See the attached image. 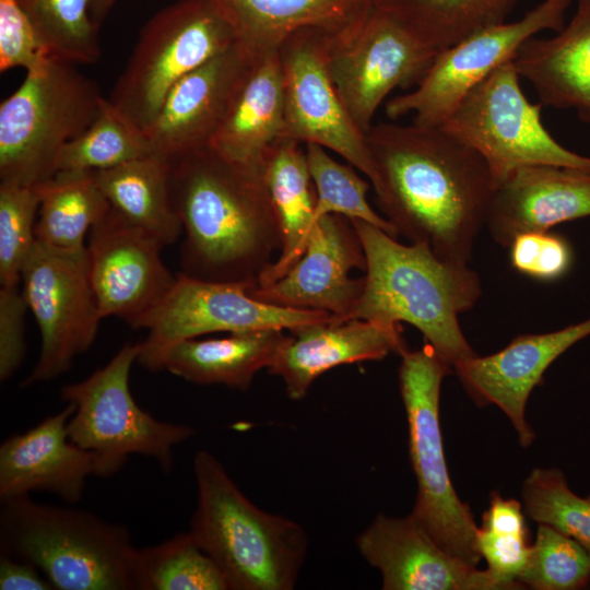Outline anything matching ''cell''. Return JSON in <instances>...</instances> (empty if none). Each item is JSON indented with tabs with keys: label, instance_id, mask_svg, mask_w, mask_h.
<instances>
[{
	"label": "cell",
	"instance_id": "4fadbf2b",
	"mask_svg": "<svg viewBox=\"0 0 590 590\" xmlns=\"http://www.w3.org/2000/svg\"><path fill=\"white\" fill-rule=\"evenodd\" d=\"M328 68L356 126L366 133L387 97L415 86L439 52L391 14L374 9L351 34L328 37Z\"/></svg>",
	"mask_w": 590,
	"mask_h": 590
},
{
	"label": "cell",
	"instance_id": "ab89813d",
	"mask_svg": "<svg viewBox=\"0 0 590 590\" xmlns=\"http://www.w3.org/2000/svg\"><path fill=\"white\" fill-rule=\"evenodd\" d=\"M51 58L17 0H0V71L20 67L36 72Z\"/></svg>",
	"mask_w": 590,
	"mask_h": 590
},
{
	"label": "cell",
	"instance_id": "74e56055",
	"mask_svg": "<svg viewBox=\"0 0 590 590\" xmlns=\"http://www.w3.org/2000/svg\"><path fill=\"white\" fill-rule=\"evenodd\" d=\"M39 196L34 187L0 182V284L21 283L23 267L35 245Z\"/></svg>",
	"mask_w": 590,
	"mask_h": 590
},
{
	"label": "cell",
	"instance_id": "cb8c5ba5",
	"mask_svg": "<svg viewBox=\"0 0 590 590\" xmlns=\"http://www.w3.org/2000/svg\"><path fill=\"white\" fill-rule=\"evenodd\" d=\"M512 63L543 106L574 109L590 125V0H578L568 24L555 35L528 39Z\"/></svg>",
	"mask_w": 590,
	"mask_h": 590
},
{
	"label": "cell",
	"instance_id": "7a4b0ae2",
	"mask_svg": "<svg viewBox=\"0 0 590 590\" xmlns=\"http://www.w3.org/2000/svg\"><path fill=\"white\" fill-rule=\"evenodd\" d=\"M169 196L181 225V274L248 290L281 249L262 166L208 146L168 163Z\"/></svg>",
	"mask_w": 590,
	"mask_h": 590
},
{
	"label": "cell",
	"instance_id": "f1b7e54d",
	"mask_svg": "<svg viewBox=\"0 0 590 590\" xmlns=\"http://www.w3.org/2000/svg\"><path fill=\"white\" fill-rule=\"evenodd\" d=\"M94 174L113 210L164 246L178 240L182 225L170 202L166 161L148 155Z\"/></svg>",
	"mask_w": 590,
	"mask_h": 590
},
{
	"label": "cell",
	"instance_id": "44dd1931",
	"mask_svg": "<svg viewBox=\"0 0 590 590\" xmlns=\"http://www.w3.org/2000/svg\"><path fill=\"white\" fill-rule=\"evenodd\" d=\"M71 403L0 446V499L48 492L68 504L81 500L87 479L101 477L96 456L71 441Z\"/></svg>",
	"mask_w": 590,
	"mask_h": 590
},
{
	"label": "cell",
	"instance_id": "7bdbcfd3",
	"mask_svg": "<svg viewBox=\"0 0 590 590\" xmlns=\"http://www.w3.org/2000/svg\"><path fill=\"white\" fill-rule=\"evenodd\" d=\"M0 589L50 590L54 589V587L33 564L1 554Z\"/></svg>",
	"mask_w": 590,
	"mask_h": 590
},
{
	"label": "cell",
	"instance_id": "d6986e66",
	"mask_svg": "<svg viewBox=\"0 0 590 590\" xmlns=\"http://www.w3.org/2000/svg\"><path fill=\"white\" fill-rule=\"evenodd\" d=\"M356 546L378 569L384 590H508L489 570H480L442 550L410 514L378 515Z\"/></svg>",
	"mask_w": 590,
	"mask_h": 590
},
{
	"label": "cell",
	"instance_id": "f35d334b",
	"mask_svg": "<svg viewBox=\"0 0 590 590\" xmlns=\"http://www.w3.org/2000/svg\"><path fill=\"white\" fill-rule=\"evenodd\" d=\"M511 267L536 281L564 276L573 262L568 241L551 231L522 233L508 246Z\"/></svg>",
	"mask_w": 590,
	"mask_h": 590
},
{
	"label": "cell",
	"instance_id": "8992f818",
	"mask_svg": "<svg viewBox=\"0 0 590 590\" xmlns=\"http://www.w3.org/2000/svg\"><path fill=\"white\" fill-rule=\"evenodd\" d=\"M104 98L73 63L51 58L26 72L0 105V182L37 187L52 178L62 149L94 121Z\"/></svg>",
	"mask_w": 590,
	"mask_h": 590
},
{
	"label": "cell",
	"instance_id": "5bb4252c",
	"mask_svg": "<svg viewBox=\"0 0 590 590\" xmlns=\"http://www.w3.org/2000/svg\"><path fill=\"white\" fill-rule=\"evenodd\" d=\"M330 319V314L320 310L262 303L241 284L202 281L179 273L167 296L139 327L148 334L140 342L138 362L146 369L157 370L163 353L182 340L212 332L290 331Z\"/></svg>",
	"mask_w": 590,
	"mask_h": 590
},
{
	"label": "cell",
	"instance_id": "4316f807",
	"mask_svg": "<svg viewBox=\"0 0 590 590\" xmlns=\"http://www.w3.org/2000/svg\"><path fill=\"white\" fill-rule=\"evenodd\" d=\"M288 335L281 329L232 332L220 339H187L170 345L157 370L197 385L247 390L256 374L272 364Z\"/></svg>",
	"mask_w": 590,
	"mask_h": 590
},
{
	"label": "cell",
	"instance_id": "277c9868",
	"mask_svg": "<svg viewBox=\"0 0 590 590\" xmlns=\"http://www.w3.org/2000/svg\"><path fill=\"white\" fill-rule=\"evenodd\" d=\"M193 475L197 506L189 531L233 590L293 589L308 545L303 527L252 504L206 450L194 455Z\"/></svg>",
	"mask_w": 590,
	"mask_h": 590
},
{
	"label": "cell",
	"instance_id": "52a82bcc",
	"mask_svg": "<svg viewBox=\"0 0 590 590\" xmlns=\"http://www.w3.org/2000/svg\"><path fill=\"white\" fill-rule=\"evenodd\" d=\"M399 387L404 404L409 451L417 483L411 515L447 553L477 567L479 527L448 473L439 423V399L444 378L452 367L427 343L401 354Z\"/></svg>",
	"mask_w": 590,
	"mask_h": 590
},
{
	"label": "cell",
	"instance_id": "8fae6325",
	"mask_svg": "<svg viewBox=\"0 0 590 590\" xmlns=\"http://www.w3.org/2000/svg\"><path fill=\"white\" fill-rule=\"evenodd\" d=\"M571 0H543L521 19L481 28L440 50L410 92L385 104L389 119L411 115L412 122L440 127L459 102L495 69L512 60L538 33L560 31Z\"/></svg>",
	"mask_w": 590,
	"mask_h": 590
},
{
	"label": "cell",
	"instance_id": "d4e9b609",
	"mask_svg": "<svg viewBox=\"0 0 590 590\" xmlns=\"http://www.w3.org/2000/svg\"><path fill=\"white\" fill-rule=\"evenodd\" d=\"M235 20L238 42L253 56L279 49L300 30L338 39L359 27L377 0H224Z\"/></svg>",
	"mask_w": 590,
	"mask_h": 590
},
{
	"label": "cell",
	"instance_id": "5b68a950",
	"mask_svg": "<svg viewBox=\"0 0 590 590\" xmlns=\"http://www.w3.org/2000/svg\"><path fill=\"white\" fill-rule=\"evenodd\" d=\"M128 529L86 510L1 500L0 551L36 566L58 590H135Z\"/></svg>",
	"mask_w": 590,
	"mask_h": 590
},
{
	"label": "cell",
	"instance_id": "83f0119b",
	"mask_svg": "<svg viewBox=\"0 0 590 590\" xmlns=\"http://www.w3.org/2000/svg\"><path fill=\"white\" fill-rule=\"evenodd\" d=\"M262 174L282 245L278 260L264 270L256 286L275 282L298 261L316 223V190L303 143L281 138L264 157Z\"/></svg>",
	"mask_w": 590,
	"mask_h": 590
},
{
	"label": "cell",
	"instance_id": "30bf717a",
	"mask_svg": "<svg viewBox=\"0 0 590 590\" xmlns=\"http://www.w3.org/2000/svg\"><path fill=\"white\" fill-rule=\"evenodd\" d=\"M543 105L529 101L512 60L495 69L455 107L440 128L476 151L495 186L523 166L590 170V157L558 143L542 122Z\"/></svg>",
	"mask_w": 590,
	"mask_h": 590
},
{
	"label": "cell",
	"instance_id": "e575fe53",
	"mask_svg": "<svg viewBox=\"0 0 590 590\" xmlns=\"http://www.w3.org/2000/svg\"><path fill=\"white\" fill-rule=\"evenodd\" d=\"M304 145L316 190L315 222L327 214H340L370 223L394 238L399 236L392 224L368 202L371 184L363 179L354 166L335 161L321 145Z\"/></svg>",
	"mask_w": 590,
	"mask_h": 590
},
{
	"label": "cell",
	"instance_id": "9c48e42d",
	"mask_svg": "<svg viewBox=\"0 0 590 590\" xmlns=\"http://www.w3.org/2000/svg\"><path fill=\"white\" fill-rule=\"evenodd\" d=\"M139 354L140 342L126 343L105 366L60 391L74 406L69 438L96 456L101 477L117 473L132 455L152 458L169 473L175 447L196 434L191 426L160 421L138 405L129 377Z\"/></svg>",
	"mask_w": 590,
	"mask_h": 590
},
{
	"label": "cell",
	"instance_id": "8d00e7d4",
	"mask_svg": "<svg viewBox=\"0 0 590 590\" xmlns=\"http://www.w3.org/2000/svg\"><path fill=\"white\" fill-rule=\"evenodd\" d=\"M518 582L534 590H577L590 582V553L576 540L539 524Z\"/></svg>",
	"mask_w": 590,
	"mask_h": 590
},
{
	"label": "cell",
	"instance_id": "7402d4cb",
	"mask_svg": "<svg viewBox=\"0 0 590 590\" xmlns=\"http://www.w3.org/2000/svg\"><path fill=\"white\" fill-rule=\"evenodd\" d=\"M590 216V170L555 165L523 166L493 191L485 227L507 247L522 233L551 231Z\"/></svg>",
	"mask_w": 590,
	"mask_h": 590
},
{
	"label": "cell",
	"instance_id": "484cf974",
	"mask_svg": "<svg viewBox=\"0 0 590 590\" xmlns=\"http://www.w3.org/2000/svg\"><path fill=\"white\" fill-rule=\"evenodd\" d=\"M284 94L279 49L256 58L210 148L223 156L262 166L283 138Z\"/></svg>",
	"mask_w": 590,
	"mask_h": 590
},
{
	"label": "cell",
	"instance_id": "9a60e30c",
	"mask_svg": "<svg viewBox=\"0 0 590 590\" xmlns=\"http://www.w3.org/2000/svg\"><path fill=\"white\" fill-rule=\"evenodd\" d=\"M328 37L300 30L279 46L283 75V137L330 150L371 184L375 172L365 133L356 126L332 82Z\"/></svg>",
	"mask_w": 590,
	"mask_h": 590
},
{
	"label": "cell",
	"instance_id": "d6a6232c",
	"mask_svg": "<svg viewBox=\"0 0 590 590\" xmlns=\"http://www.w3.org/2000/svg\"><path fill=\"white\" fill-rule=\"evenodd\" d=\"M152 155L144 131L104 98L94 121L62 149L58 172H95Z\"/></svg>",
	"mask_w": 590,
	"mask_h": 590
},
{
	"label": "cell",
	"instance_id": "d590c367",
	"mask_svg": "<svg viewBox=\"0 0 590 590\" xmlns=\"http://www.w3.org/2000/svg\"><path fill=\"white\" fill-rule=\"evenodd\" d=\"M524 515L573 538L590 553V495L581 497L558 469H534L523 481Z\"/></svg>",
	"mask_w": 590,
	"mask_h": 590
},
{
	"label": "cell",
	"instance_id": "ee69618b",
	"mask_svg": "<svg viewBox=\"0 0 590 590\" xmlns=\"http://www.w3.org/2000/svg\"><path fill=\"white\" fill-rule=\"evenodd\" d=\"M116 1L117 0H90V13L92 19L99 24Z\"/></svg>",
	"mask_w": 590,
	"mask_h": 590
},
{
	"label": "cell",
	"instance_id": "ac0fdd59",
	"mask_svg": "<svg viewBox=\"0 0 590 590\" xmlns=\"http://www.w3.org/2000/svg\"><path fill=\"white\" fill-rule=\"evenodd\" d=\"M256 58L237 42L180 79L144 132L152 155L169 163L210 146Z\"/></svg>",
	"mask_w": 590,
	"mask_h": 590
},
{
	"label": "cell",
	"instance_id": "4dcf8cb0",
	"mask_svg": "<svg viewBox=\"0 0 590 590\" xmlns=\"http://www.w3.org/2000/svg\"><path fill=\"white\" fill-rule=\"evenodd\" d=\"M519 0H377L385 11L440 51L486 26L505 22Z\"/></svg>",
	"mask_w": 590,
	"mask_h": 590
},
{
	"label": "cell",
	"instance_id": "b9f144b4",
	"mask_svg": "<svg viewBox=\"0 0 590 590\" xmlns=\"http://www.w3.org/2000/svg\"><path fill=\"white\" fill-rule=\"evenodd\" d=\"M28 309L19 285L0 287V380H8L24 359L25 315Z\"/></svg>",
	"mask_w": 590,
	"mask_h": 590
},
{
	"label": "cell",
	"instance_id": "e0dca14e",
	"mask_svg": "<svg viewBox=\"0 0 590 590\" xmlns=\"http://www.w3.org/2000/svg\"><path fill=\"white\" fill-rule=\"evenodd\" d=\"M353 269L366 270L361 238L351 219L327 214L315 223L298 261L275 282L248 293L273 306L324 311L330 323H342L364 286V276L350 275Z\"/></svg>",
	"mask_w": 590,
	"mask_h": 590
},
{
	"label": "cell",
	"instance_id": "ffe728a7",
	"mask_svg": "<svg viewBox=\"0 0 590 590\" xmlns=\"http://www.w3.org/2000/svg\"><path fill=\"white\" fill-rule=\"evenodd\" d=\"M590 335V317L563 329L516 337L487 356H471L453 366L462 387L479 405L494 404L511 422L520 445L534 433L526 420L528 399L545 370L570 346Z\"/></svg>",
	"mask_w": 590,
	"mask_h": 590
},
{
	"label": "cell",
	"instance_id": "6da1fadb",
	"mask_svg": "<svg viewBox=\"0 0 590 590\" xmlns=\"http://www.w3.org/2000/svg\"><path fill=\"white\" fill-rule=\"evenodd\" d=\"M365 135L384 217L410 243L468 264L495 188L484 158L440 127L379 122Z\"/></svg>",
	"mask_w": 590,
	"mask_h": 590
},
{
	"label": "cell",
	"instance_id": "836d02e7",
	"mask_svg": "<svg viewBox=\"0 0 590 590\" xmlns=\"http://www.w3.org/2000/svg\"><path fill=\"white\" fill-rule=\"evenodd\" d=\"M50 57L73 64L101 57L98 26L90 0H17Z\"/></svg>",
	"mask_w": 590,
	"mask_h": 590
},
{
	"label": "cell",
	"instance_id": "f546056e",
	"mask_svg": "<svg viewBox=\"0 0 590 590\" xmlns=\"http://www.w3.org/2000/svg\"><path fill=\"white\" fill-rule=\"evenodd\" d=\"M39 196L36 241L56 250H85V236L110 210L94 172L60 170L34 187Z\"/></svg>",
	"mask_w": 590,
	"mask_h": 590
},
{
	"label": "cell",
	"instance_id": "3957f363",
	"mask_svg": "<svg viewBox=\"0 0 590 590\" xmlns=\"http://www.w3.org/2000/svg\"><path fill=\"white\" fill-rule=\"evenodd\" d=\"M351 221L365 251L366 270L362 294L344 322H408L452 368L476 355L459 316L473 308L482 295L477 272L468 264L439 258L426 245L401 244L370 223Z\"/></svg>",
	"mask_w": 590,
	"mask_h": 590
},
{
	"label": "cell",
	"instance_id": "60d3db41",
	"mask_svg": "<svg viewBox=\"0 0 590 590\" xmlns=\"http://www.w3.org/2000/svg\"><path fill=\"white\" fill-rule=\"evenodd\" d=\"M528 530L477 529L476 547L489 570L508 590L521 589L518 578L531 554Z\"/></svg>",
	"mask_w": 590,
	"mask_h": 590
},
{
	"label": "cell",
	"instance_id": "1f68e13d",
	"mask_svg": "<svg viewBox=\"0 0 590 590\" xmlns=\"http://www.w3.org/2000/svg\"><path fill=\"white\" fill-rule=\"evenodd\" d=\"M133 579L135 590H233L225 573L190 531L137 548Z\"/></svg>",
	"mask_w": 590,
	"mask_h": 590
},
{
	"label": "cell",
	"instance_id": "7c38bea8",
	"mask_svg": "<svg viewBox=\"0 0 590 590\" xmlns=\"http://www.w3.org/2000/svg\"><path fill=\"white\" fill-rule=\"evenodd\" d=\"M21 285L42 340L38 359L21 382L30 387L68 371L92 346L103 317L88 279L86 248L66 252L35 241Z\"/></svg>",
	"mask_w": 590,
	"mask_h": 590
},
{
	"label": "cell",
	"instance_id": "603a6c76",
	"mask_svg": "<svg viewBox=\"0 0 590 590\" xmlns=\"http://www.w3.org/2000/svg\"><path fill=\"white\" fill-rule=\"evenodd\" d=\"M401 330L364 319L300 326L290 330L268 370L283 380L292 400H300L318 377L334 367L401 354L408 349Z\"/></svg>",
	"mask_w": 590,
	"mask_h": 590
},
{
	"label": "cell",
	"instance_id": "ba28073f",
	"mask_svg": "<svg viewBox=\"0 0 590 590\" xmlns=\"http://www.w3.org/2000/svg\"><path fill=\"white\" fill-rule=\"evenodd\" d=\"M237 42L224 0H179L144 25L108 101L145 132L180 79Z\"/></svg>",
	"mask_w": 590,
	"mask_h": 590
},
{
	"label": "cell",
	"instance_id": "2e32d148",
	"mask_svg": "<svg viewBox=\"0 0 590 590\" xmlns=\"http://www.w3.org/2000/svg\"><path fill=\"white\" fill-rule=\"evenodd\" d=\"M156 237L110 210L90 231L87 273L101 315L134 329L167 296L176 276L164 264Z\"/></svg>",
	"mask_w": 590,
	"mask_h": 590
}]
</instances>
